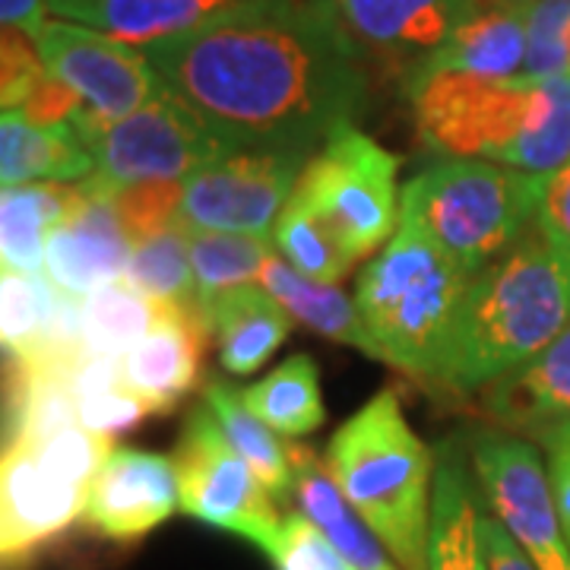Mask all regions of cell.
Listing matches in <instances>:
<instances>
[{
	"mask_svg": "<svg viewBox=\"0 0 570 570\" xmlns=\"http://www.w3.org/2000/svg\"><path fill=\"white\" fill-rule=\"evenodd\" d=\"M142 51L238 149L314 156L367 99L365 51L333 0H276Z\"/></svg>",
	"mask_w": 570,
	"mask_h": 570,
	"instance_id": "6da1fadb",
	"label": "cell"
},
{
	"mask_svg": "<svg viewBox=\"0 0 570 570\" xmlns=\"http://www.w3.org/2000/svg\"><path fill=\"white\" fill-rule=\"evenodd\" d=\"M570 324V273L532 223L475 273L456 307L434 384L472 393L532 362Z\"/></svg>",
	"mask_w": 570,
	"mask_h": 570,
	"instance_id": "7a4b0ae2",
	"label": "cell"
},
{
	"mask_svg": "<svg viewBox=\"0 0 570 570\" xmlns=\"http://www.w3.org/2000/svg\"><path fill=\"white\" fill-rule=\"evenodd\" d=\"M422 140L450 159H485L530 175L570 163V77H409Z\"/></svg>",
	"mask_w": 570,
	"mask_h": 570,
	"instance_id": "3957f363",
	"label": "cell"
},
{
	"mask_svg": "<svg viewBox=\"0 0 570 570\" xmlns=\"http://www.w3.org/2000/svg\"><path fill=\"white\" fill-rule=\"evenodd\" d=\"M340 491L403 570H428L434 456L403 415L393 390H381L326 444Z\"/></svg>",
	"mask_w": 570,
	"mask_h": 570,
	"instance_id": "277c9868",
	"label": "cell"
},
{
	"mask_svg": "<svg viewBox=\"0 0 570 570\" xmlns=\"http://www.w3.org/2000/svg\"><path fill=\"white\" fill-rule=\"evenodd\" d=\"M469 279L419 225L400 219L355 283V307L387 365L434 384Z\"/></svg>",
	"mask_w": 570,
	"mask_h": 570,
	"instance_id": "5b68a950",
	"label": "cell"
},
{
	"mask_svg": "<svg viewBox=\"0 0 570 570\" xmlns=\"http://www.w3.org/2000/svg\"><path fill=\"white\" fill-rule=\"evenodd\" d=\"M546 175L485 159H444L400 194V219L415 223L466 276L482 273L535 223Z\"/></svg>",
	"mask_w": 570,
	"mask_h": 570,
	"instance_id": "8992f818",
	"label": "cell"
},
{
	"mask_svg": "<svg viewBox=\"0 0 570 570\" xmlns=\"http://www.w3.org/2000/svg\"><path fill=\"white\" fill-rule=\"evenodd\" d=\"M70 130L92 156L96 178L111 190L142 181H187L238 149L171 89L118 121L82 108Z\"/></svg>",
	"mask_w": 570,
	"mask_h": 570,
	"instance_id": "52a82bcc",
	"label": "cell"
},
{
	"mask_svg": "<svg viewBox=\"0 0 570 570\" xmlns=\"http://www.w3.org/2000/svg\"><path fill=\"white\" fill-rule=\"evenodd\" d=\"M396 168L400 159L393 153L346 124L307 159L292 194L314 209L358 264L387 245L400 225Z\"/></svg>",
	"mask_w": 570,
	"mask_h": 570,
	"instance_id": "ba28073f",
	"label": "cell"
},
{
	"mask_svg": "<svg viewBox=\"0 0 570 570\" xmlns=\"http://www.w3.org/2000/svg\"><path fill=\"white\" fill-rule=\"evenodd\" d=\"M171 463L178 472L181 510L187 517L245 535L257 549L273 542L283 523L273 508L276 498L266 491L245 456L228 444L204 400L190 409Z\"/></svg>",
	"mask_w": 570,
	"mask_h": 570,
	"instance_id": "9c48e42d",
	"label": "cell"
},
{
	"mask_svg": "<svg viewBox=\"0 0 570 570\" xmlns=\"http://www.w3.org/2000/svg\"><path fill=\"white\" fill-rule=\"evenodd\" d=\"M307 159L295 149H235L184 181L181 219L204 232L273 238Z\"/></svg>",
	"mask_w": 570,
	"mask_h": 570,
	"instance_id": "30bf717a",
	"label": "cell"
},
{
	"mask_svg": "<svg viewBox=\"0 0 570 570\" xmlns=\"http://www.w3.org/2000/svg\"><path fill=\"white\" fill-rule=\"evenodd\" d=\"M472 463L489 510L539 570H570V546L558 517L549 466L535 444L489 431L475 438Z\"/></svg>",
	"mask_w": 570,
	"mask_h": 570,
	"instance_id": "8fae6325",
	"label": "cell"
},
{
	"mask_svg": "<svg viewBox=\"0 0 570 570\" xmlns=\"http://www.w3.org/2000/svg\"><path fill=\"white\" fill-rule=\"evenodd\" d=\"M39 51L51 77L70 86L86 108L111 121L134 115L165 92V82L142 48L77 22L48 20Z\"/></svg>",
	"mask_w": 570,
	"mask_h": 570,
	"instance_id": "7c38bea8",
	"label": "cell"
},
{
	"mask_svg": "<svg viewBox=\"0 0 570 570\" xmlns=\"http://www.w3.org/2000/svg\"><path fill=\"white\" fill-rule=\"evenodd\" d=\"M89 485L67 479L32 444H3L0 460V554L17 564L82 520Z\"/></svg>",
	"mask_w": 570,
	"mask_h": 570,
	"instance_id": "4fadbf2b",
	"label": "cell"
},
{
	"mask_svg": "<svg viewBox=\"0 0 570 570\" xmlns=\"http://www.w3.org/2000/svg\"><path fill=\"white\" fill-rule=\"evenodd\" d=\"M175 510H181V491L171 456L115 448L89 485L82 523L115 542H134Z\"/></svg>",
	"mask_w": 570,
	"mask_h": 570,
	"instance_id": "5bb4252c",
	"label": "cell"
},
{
	"mask_svg": "<svg viewBox=\"0 0 570 570\" xmlns=\"http://www.w3.org/2000/svg\"><path fill=\"white\" fill-rule=\"evenodd\" d=\"M80 184L82 204L51 228L45 247V276L73 298H86L99 285L124 279L134 250L115 209V190L96 175Z\"/></svg>",
	"mask_w": 570,
	"mask_h": 570,
	"instance_id": "9a60e30c",
	"label": "cell"
},
{
	"mask_svg": "<svg viewBox=\"0 0 570 570\" xmlns=\"http://www.w3.org/2000/svg\"><path fill=\"white\" fill-rule=\"evenodd\" d=\"M266 3L276 0H48V13L134 48H153Z\"/></svg>",
	"mask_w": 570,
	"mask_h": 570,
	"instance_id": "2e32d148",
	"label": "cell"
},
{
	"mask_svg": "<svg viewBox=\"0 0 570 570\" xmlns=\"http://www.w3.org/2000/svg\"><path fill=\"white\" fill-rule=\"evenodd\" d=\"M348 36L365 55L425 61L479 0H333Z\"/></svg>",
	"mask_w": 570,
	"mask_h": 570,
	"instance_id": "e0dca14e",
	"label": "cell"
},
{
	"mask_svg": "<svg viewBox=\"0 0 570 570\" xmlns=\"http://www.w3.org/2000/svg\"><path fill=\"white\" fill-rule=\"evenodd\" d=\"M527 67V13L520 0H479L434 55L412 67L422 73H469L510 80Z\"/></svg>",
	"mask_w": 570,
	"mask_h": 570,
	"instance_id": "ac0fdd59",
	"label": "cell"
},
{
	"mask_svg": "<svg viewBox=\"0 0 570 570\" xmlns=\"http://www.w3.org/2000/svg\"><path fill=\"white\" fill-rule=\"evenodd\" d=\"M209 330L181 307L163 305L153 330L121 358L124 384L149 400L156 412H171L200 381Z\"/></svg>",
	"mask_w": 570,
	"mask_h": 570,
	"instance_id": "d6986e66",
	"label": "cell"
},
{
	"mask_svg": "<svg viewBox=\"0 0 570 570\" xmlns=\"http://www.w3.org/2000/svg\"><path fill=\"white\" fill-rule=\"evenodd\" d=\"M479 406L491 422L539 438L570 422V324L532 362L479 390Z\"/></svg>",
	"mask_w": 570,
	"mask_h": 570,
	"instance_id": "ffe728a7",
	"label": "cell"
},
{
	"mask_svg": "<svg viewBox=\"0 0 570 570\" xmlns=\"http://www.w3.org/2000/svg\"><path fill=\"white\" fill-rule=\"evenodd\" d=\"M204 324L228 374L247 377L283 346L292 317L261 283L225 288L204 305Z\"/></svg>",
	"mask_w": 570,
	"mask_h": 570,
	"instance_id": "44dd1931",
	"label": "cell"
},
{
	"mask_svg": "<svg viewBox=\"0 0 570 570\" xmlns=\"http://www.w3.org/2000/svg\"><path fill=\"white\" fill-rule=\"evenodd\" d=\"M288 463H292L288 501H295L298 513H305L307 520L324 532L352 568L396 570L390 564L387 549L348 504L336 479L330 475L326 460L317 456V450L305 448V444H288Z\"/></svg>",
	"mask_w": 570,
	"mask_h": 570,
	"instance_id": "7402d4cb",
	"label": "cell"
},
{
	"mask_svg": "<svg viewBox=\"0 0 570 570\" xmlns=\"http://www.w3.org/2000/svg\"><path fill=\"white\" fill-rule=\"evenodd\" d=\"M82 184H13L0 194V261L7 273L45 276V247L55 225L77 213Z\"/></svg>",
	"mask_w": 570,
	"mask_h": 570,
	"instance_id": "603a6c76",
	"label": "cell"
},
{
	"mask_svg": "<svg viewBox=\"0 0 570 570\" xmlns=\"http://www.w3.org/2000/svg\"><path fill=\"white\" fill-rule=\"evenodd\" d=\"M261 285L288 311V317L295 324L307 326V330L321 333L333 343L358 348L371 358L384 362V352L374 343V336L367 333L365 321H362V314L355 307V298H348L340 285H324L307 279L295 266L285 264L279 250H273L266 257Z\"/></svg>",
	"mask_w": 570,
	"mask_h": 570,
	"instance_id": "cb8c5ba5",
	"label": "cell"
},
{
	"mask_svg": "<svg viewBox=\"0 0 570 570\" xmlns=\"http://www.w3.org/2000/svg\"><path fill=\"white\" fill-rule=\"evenodd\" d=\"M96 175V163L70 127H39L20 111L0 118V181L13 184H77Z\"/></svg>",
	"mask_w": 570,
	"mask_h": 570,
	"instance_id": "d4e9b609",
	"label": "cell"
},
{
	"mask_svg": "<svg viewBox=\"0 0 570 570\" xmlns=\"http://www.w3.org/2000/svg\"><path fill=\"white\" fill-rule=\"evenodd\" d=\"M479 517L482 510L469 485L463 453L450 444L434 469L428 570H485Z\"/></svg>",
	"mask_w": 570,
	"mask_h": 570,
	"instance_id": "484cf974",
	"label": "cell"
},
{
	"mask_svg": "<svg viewBox=\"0 0 570 570\" xmlns=\"http://www.w3.org/2000/svg\"><path fill=\"white\" fill-rule=\"evenodd\" d=\"M73 425H80V409L70 387V374L10 358L3 444H39Z\"/></svg>",
	"mask_w": 570,
	"mask_h": 570,
	"instance_id": "4316f807",
	"label": "cell"
},
{
	"mask_svg": "<svg viewBox=\"0 0 570 570\" xmlns=\"http://www.w3.org/2000/svg\"><path fill=\"white\" fill-rule=\"evenodd\" d=\"M247 409L273 428L279 438H305L324 425L326 412L321 400V374L314 358L298 352L273 367L264 381L242 390Z\"/></svg>",
	"mask_w": 570,
	"mask_h": 570,
	"instance_id": "83f0119b",
	"label": "cell"
},
{
	"mask_svg": "<svg viewBox=\"0 0 570 570\" xmlns=\"http://www.w3.org/2000/svg\"><path fill=\"white\" fill-rule=\"evenodd\" d=\"M204 403L213 409L216 422L228 438V444L245 456L266 491L283 504L292 494V463L288 444L279 441L273 428H266L242 400V390L225 384L219 377H209L204 384Z\"/></svg>",
	"mask_w": 570,
	"mask_h": 570,
	"instance_id": "f1b7e54d",
	"label": "cell"
},
{
	"mask_svg": "<svg viewBox=\"0 0 570 570\" xmlns=\"http://www.w3.org/2000/svg\"><path fill=\"white\" fill-rule=\"evenodd\" d=\"M124 279L140 288L142 295H149L153 302L181 307L200 321V298H197L194 264H190V225L184 219L134 245Z\"/></svg>",
	"mask_w": 570,
	"mask_h": 570,
	"instance_id": "f546056e",
	"label": "cell"
},
{
	"mask_svg": "<svg viewBox=\"0 0 570 570\" xmlns=\"http://www.w3.org/2000/svg\"><path fill=\"white\" fill-rule=\"evenodd\" d=\"M159 302L142 295L127 279H111L82 298L86 352L102 358H124L159 317Z\"/></svg>",
	"mask_w": 570,
	"mask_h": 570,
	"instance_id": "4dcf8cb0",
	"label": "cell"
},
{
	"mask_svg": "<svg viewBox=\"0 0 570 570\" xmlns=\"http://www.w3.org/2000/svg\"><path fill=\"white\" fill-rule=\"evenodd\" d=\"M273 247H276L273 238L190 228V264H194V279H197L200 314L206 302H213L225 288L261 283V273Z\"/></svg>",
	"mask_w": 570,
	"mask_h": 570,
	"instance_id": "1f68e13d",
	"label": "cell"
},
{
	"mask_svg": "<svg viewBox=\"0 0 570 570\" xmlns=\"http://www.w3.org/2000/svg\"><path fill=\"white\" fill-rule=\"evenodd\" d=\"M273 245L283 254L285 264H292L314 283L336 285L355 266V261L330 235V228L314 216V209L295 194L288 197V204L273 225Z\"/></svg>",
	"mask_w": 570,
	"mask_h": 570,
	"instance_id": "d6a6232c",
	"label": "cell"
},
{
	"mask_svg": "<svg viewBox=\"0 0 570 570\" xmlns=\"http://www.w3.org/2000/svg\"><path fill=\"white\" fill-rule=\"evenodd\" d=\"M527 13L523 77H570V0H520Z\"/></svg>",
	"mask_w": 570,
	"mask_h": 570,
	"instance_id": "836d02e7",
	"label": "cell"
},
{
	"mask_svg": "<svg viewBox=\"0 0 570 570\" xmlns=\"http://www.w3.org/2000/svg\"><path fill=\"white\" fill-rule=\"evenodd\" d=\"M184 181H142L115 190V209L130 245L181 219Z\"/></svg>",
	"mask_w": 570,
	"mask_h": 570,
	"instance_id": "e575fe53",
	"label": "cell"
},
{
	"mask_svg": "<svg viewBox=\"0 0 570 570\" xmlns=\"http://www.w3.org/2000/svg\"><path fill=\"white\" fill-rule=\"evenodd\" d=\"M41 292L39 279L20 273L0 276V340L10 358H29L39 346Z\"/></svg>",
	"mask_w": 570,
	"mask_h": 570,
	"instance_id": "d590c367",
	"label": "cell"
},
{
	"mask_svg": "<svg viewBox=\"0 0 570 570\" xmlns=\"http://www.w3.org/2000/svg\"><path fill=\"white\" fill-rule=\"evenodd\" d=\"M264 551L276 570H355L305 513H288Z\"/></svg>",
	"mask_w": 570,
	"mask_h": 570,
	"instance_id": "8d00e7d4",
	"label": "cell"
},
{
	"mask_svg": "<svg viewBox=\"0 0 570 570\" xmlns=\"http://www.w3.org/2000/svg\"><path fill=\"white\" fill-rule=\"evenodd\" d=\"M45 77H48V67L41 61L39 41L13 26H3V32H0V105H3V111H20Z\"/></svg>",
	"mask_w": 570,
	"mask_h": 570,
	"instance_id": "74e56055",
	"label": "cell"
},
{
	"mask_svg": "<svg viewBox=\"0 0 570 570\" xmlns=\"http://www.w3.org/2000/svg\"><path fill=\"white\" fill-rule=\"evenodd\" d=\"M77 409H80V425L102 434V438H115L127 428L140 425L142 419L159 415L149 400H142L140 393H134L127 384L105 390L99 396H89V400L77 403Z\"/></svg>",
	"mask_w": 570,
	"mask_h": 570,
	"instance_id": "f35d334b",
	"label": "cell"
},
{
	"mask_svg": "<svg viewBox=\"0 0 570 570\" xmlns=\"http://www.w3.org/2000/svg\"><path fill=\"white\" fill-rule=\"evenodd\" d=\"M535 225L542 228L554 257L570 273V163L549 175L542 200H539V213H535Z\"/></svg>",
	"mask_w": 570,
	"mask_h": 570,
	"instance_id": "ab89813d",
	"label": "cell"
},
{
	"mask_svg": "<svg viewBox=\"0 0 570 570\" xmlns=\"http://www.w3.org/2000/svg\"><path fill=\"white\" fill-rule=\"evenodd\" d=\"M82 99L70 89V86H63L58 77H45L39 82V89L29 96V102L22 105L20 115L22 118H29L32 124H39V127H55V130H61V127H70L73 118L80 115Z\"/></svg>",
	"mask_w": 570,
	"mask_h": 570,
	"instance_id": "60d3db41",
	"label": "cell"
},
{
	"mask_svg": "<svg viewBox=\"0 0 570 570\" xmlns=\"http://www.w3.org/2000/svg\"><path fill=\"white\" fill-rule=\"evenodd\" d=\"M539 448H546V466H549L551 491H554V504H558V517L564 527V539L570 546V422L568 425L542 431L535 438Z\"/></svg>",
	"mask_w": 570,
	"mask_h": 570,
	"instance_id": "b9f144b4",
	"label": "cell"
},
{
	"mask_svg": "<svg viewBox=\"0 0 570 570\" xmlns=\"http://www.w3.org/2000/svg\"><path fill=\"white\" fill-rule=\"evenodd\" d=\"M479 542H482V558H485V570H539L532 564L527 551L513 542L501 520L494 513H482L479 517Z\"/></svg>",
	"mask_w": 570,
	"mask_h": 570,
	"instance_id": "7bdbcfd3",
	"label": "cell"
},
{
	"mask_svg": "<svg viewBox=\"0 0 570 570\" xmlns=\"http://www.w3.org/2000/svg\"><path fill=\"white\" fill-rule=\"evenodd\" d=\"M48 0H0V22L13 26L39 41L48 26Z\"/></svg>",
	"mask_w": 570,
	"mask_h": 570,
	"instance_id": "ee69618b",
	"label": "cell"
}]
</instances>
